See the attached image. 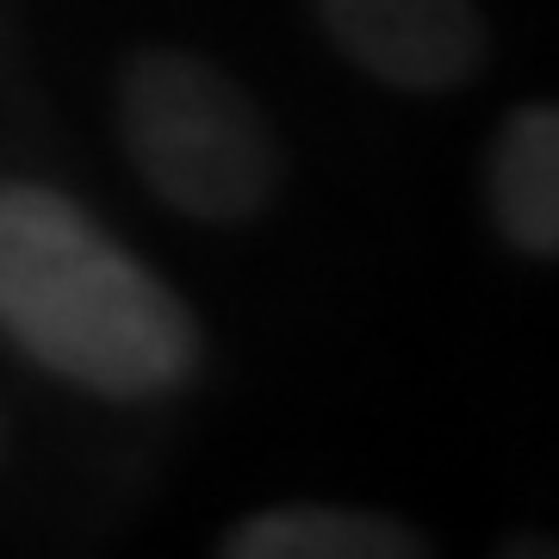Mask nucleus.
Here are the masks:
<instances>
[{"instance_id": "1", "label": "nucleus", "mask_w": 559, "mask_h": 559, "mask_svg": "<svg viewBox=\"0 0 559 559\" xmlns=\"http://www.w3.org/2000/svg\"><path fill=\"white\" fill-rule=\"evenodd\" d=\"M0 336L94 399H168L200 373L205 330L175 286L44 180H0Z\"/></svg>"}, {"instance_id": "2", "label": "nucleus", "mask_w": 559, "mask_h": 559, "mask_svg": "<svg viewBox=\"0 0 559 559\" xmlns=\"http://www.w3.org/2000/svg\"><path fill=\"white\" fill-rule=\"evenodd\" d=\"M112 131L131 175L175 218L249 224L286 187V150L261 100L180 44H143L119 62Z\"/></svg>"}, {"instance_id": "3", "label": "nucleus", "mask_w": 559, "mask_h": 559, "mask_svg": "<svg viewBox=\"0 0 559 559\" xmlns=\"http://www.w3.org/2000/svg\"><path fill=\"white\" fill-rule=\"evenodd\" d=\"M311 13L360 75L399 94H454L491 62L479 0H311Z\"/></svg>"}, {"instance_id": "4", "label": "nucleus", "mask_w": 559, "mask_h": 559, "mask_svg": "<svg viewBox=\"0 0 559 559\" xmlns=\"http://www.w3.org/2000/svg\"><path fill=\"white\" fill-rule=\"evenodd\" d=\"M224 559H429L436 540L417 522L355 503H274L218 535Z\"/></svg>"}, {"instance_id": "5", "label": "nucleus", "mask_w": 559, "mask_h": 559, "mask_svg": "<svg viewBox=\"0 0 559 559\" xmlns=\"http://www.w3.org/2000/svg\"><path fill=\"white\" fill-rule=\"evenodd\" d=\"M485 212L528 261L559 255V106L528 100L498 124L485 156Z\"/></svg>"}]
</instances>
